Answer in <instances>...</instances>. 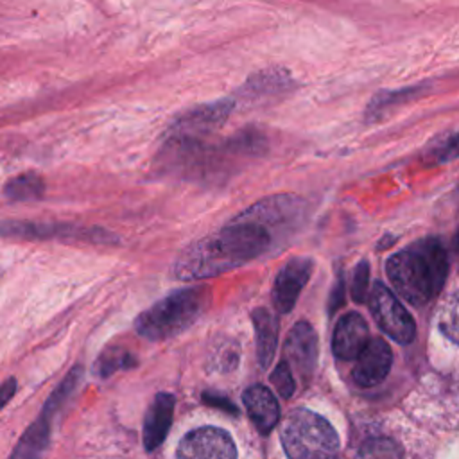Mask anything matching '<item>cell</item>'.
I'll list each match as a JSON object with an SVG mask.
<instances>
[{
  "label": "cell",
  "instance_id": "cell-21",
  "mask_svg": "<svg viewBox=\"0 0 459 459\" xmlns=\"http://www.w3.org/2000/svg\"><path fill=\"white\" fill-rule=\"evenodd\" d=\"M134 364V359L126 353V351H120V350H115V351H108L104 353L99 360H97V368L95 371L100 375V377H108L111 375L113 371L120 369V368H131Z\"/></svg>",
  "mask_w": 459,
  "mask_h": 459
},
{
  "label": "cell",
  "instance_id": "cell-4",
  "mask_svg": "<svg viewBox=\"0 0 459 459\" xmlns=\"http://www.w3.org/2000/svg\"><path fill=\"white\" fill-rule=\"evenodd\" d=\"M280 439L289 459H337L339 454L333 427L308 409H296L287 416Z\"/></svg>",
  "mask_w": 459,
  "mask_h": 459
},
{
  "label": "cell",
  "instance_id": "cell-17",
  "mask_svg": "<svg viewBox=\"0 0 459 459\" xmlns=\"http://www.w3.org/2000/svg\"><path fill=\"white\" fill-rule=\"evenodd\" d=\"M423 93V86H407L398 90H380L366 106L364 109V120L366 122H377L385 113L393 111L394 108L420 97Z\"/></svg>",
  "mask_w": 459,
  "mask_h": 459
},
{
  "label": "cell",
  "instance_id": "cell-19",
  "mask_svg": "<svg viewBox=\"0 0 459 459\" xmlns=\"http://www.w3.org/2000/svg\"><path fill=\"white\" fill-rule=\"evenodd\" d=\"M45 192V183L43 179L34 174V172H25L20 174L13 179L7 181L4 194L11 201H30V199H39Z\"/></svg>",
  "mask_w": 459,
  "mask_h": 459
},
{
  "label": "cell",
  "instance_id": "cell-11",
  "mask_svg": "<svg viewBox=\"0 0 459 459\" xmlns=\"http://www.w3.org/2000/svg\"><path fill=\"white\" fill-rule=\"evenodd\" d=\"M393 351L382 337H369L368 344L355 359L351 377L355 384L362 387H371L380 384L391 371Z\"/></svg>",
  "mask_w": 459,
  "mask_h": 459
},
{
  "label": "cell",
  "instance_id": "cell-27",
  "mask_svg": "<svg viewBox=\"0 0 459 459\" xmlns=\"http://www.w3.org/2000/svg\"><path fill=\"white\" fill-rule=\"evenodd\" d=\"M454 247H455V251L459 253V228H457V231H455V237H454Z\"/></svg>",
  "mask_w": 459,
  "mask_h": 459
},
{
  "label": "cell",
  "instance_id": "cell-23",
  "mask_svg": "<svg viewBox=\"0 0 459 459\" xmlns=\"http://www.w3.org/2000/svg\"><path fill=\"white\" fill-rule=\"evenodd\" d=\"M368 283H369V264L368 262H359V265L355 267L353 271V276H351V298L353 301L357 303H362L366 301V296H368Z\"/></svg>",
  "mask_w": 459,
  "mask_h": 459
},
{
  "label": "cell",
  "instance_id": "cell-1",
  "mask_svg": "<svg viewBox=\"0 0 459 459\" xmlns=\"http://www.w3.org/2000/svg\"><path fill=\"white\" fill-rule=\"evenodd\" d=\"M269 233L262 215L253 206L242 219L230 222L181 253L174 274L181 280H199L221 274L260 256L269 246Z\"/></svg>",
  "mask_w": 459,
  "mask_h": 459
},
{
  "label": "cell",
  "instance_id": "cell-15",
  "mask_svg": "<svg viewBox=\"0 0 459 459\" xmlns=\"http://www.w3.org/2000/svg\"><path fill=\"white\" fill-rule=\"evenodd\" d=\"M242 402L260 434H269L280 420V405L276 396L264 385L255 384L242 394Z\"/></svg>",
  "mask_w": 459,
  "mask_h": 459
},
{
  "label": "cell",
  "instance_id": "cell-6",
  "mask_svg": "<svg viewBox=\"0 0 459 459\" xmlns=\"http://www.w3.org/2000/svg\"><path fill=\"white\" fill-rule=\"evenodd\" d=\"M368 303L373 319L384 333L400 344H409L414 339L416 325L412 316L384 283H373Z\"/></svg>",
  "mask_w": 459,
  "mask_h": 459
},
{
  "label": "cell",
  "instance_id": "cell-8",
  "mask_svg": "<svg viewBox=\"0 0 459 459\" xmlns=\"http://www.w3.org/2000/svg\"><path fill=\"white\" fill-rule=\"evenodd\" d=\"M178 459H237L231 436L219 427H199L178 445Z\"/></svg>",
  "mask_w": 459,
  "mask_h": 459
},
{
  "label": "cell",
  "instance_id": "cell-26",
  "mask_svg": "<svg viewBox=\"0 0 459 459\" xmlns=\"http://www.w3.org/2000/svg\"><path fill=\"white\" fill-rule=\"evenodd\" d=\"M16 391V380L14 378H7L2 385H0V409L13 398Z\"/></svg>",
  "mask_w": 459,
  "mask_h": 459
},
{
  "label": "cell",
  "instance_id": "cell-24",
  "mask_svg": "<svg viewBox=\"0 0 459 459\" xmlns=\"http://www.w3.org/2000/svg\"><path fill=\"white\" fill-rule=\"evenodd\" d=\"M434 158H436L439 163H445V161H450V160L459 158V133L452 134L446 142H443V145H439V147L436 149Z\"/></svg>",
  "mask_w": 459,
  "mask_h": 459
},
{
  "label": "cell",
  "instance_id": "cell-12",
  "mask_svg": "<svg viewBox=\"0 0 459 459\" xmlns=\"http://www.w3.org/2000/svg\"><path fill=\"white\" fill-rule=\"evenodd\" d=\"M294 77L285 68H265L249 75L235 93V104L238 100L255 102L265 99H276L289 93L294 88Z\"/></svg>",
  "mask_w": 459,
  "mask_h": 459
},
{
  "label": "cell",
  "instance_id": "cell-10",
  "mask_svg": "<svg viewBox=\"0 0 459 459\" xmlns=\"http://www.w3.org/2000/svg\"><path fill=\"white\" fill-rule=\"evenodd\" d=\"M317 333L307 321H298L285 342H283V355L290 369L294 368L303 378H310L317 364Z\"/></svg>",
  "mask_w": 459,
  "mask_h": 459
},
{
  "label": "cell",
  "instance_id": "cell-18",
  "mask_svg": "<svg viewBox=\"0 0 459 459\" xmlns=\"http://www.w3.org/2000/svg\"><path fill=\"white\" fill-rule=\"evenodd\" d=\"M355 459H405V454L394 437L371 436L362 441Z\"/></svg>",
  "mask_w": 459,
  "mask_h": 459
},
{
  "label": "cell",
  "instance_id": "cell-3",
  "mask_svg": "<svg viewBox=\"0 0 459 459\" xmlns=\"http://www.w3.org/2000/svg\"><path fill=\"white\" fill-rule=\"evenodd\" d=\"M208 303L210 290L203 285L176 290L142 312L134 328L149 341L170 339L185 332L206 310Z\"/></svg>",
  "mask_w": 459,
  "mask_h": 459
},
{
  "label": "cell",
  "instance_id": "cell-16",
  "mask_svg": "<svg viewBox=\"0 0 459 459\" xmlns=\"http://www.w3.org/2000/svg\"><path fill=\"white\" fill-rule=\"evenodd\" d=\"M251 317L256 333V357L260 366L267 368L273 362L278 346V319L264 307L255 308Z\"/></svg>",
  "mask_w": 459,
  "mask_h": 459
},
{
  "label": "cell",
  "instance_id": "cell-9",
  "mask_svg": "<svg viewBox=\"0 0 459 459\" xmlns=\"http://www.w3.org/2000/svg\"><path fill=\"white\" fill-rule=\"evenodd\" d=\"M312 274V260L298 256L289 260L276 274L273 285V303L280 314H287L294 308L298 296L307 285Z\"/></svg>",
  "mask_w": 459,
  "mask_h": 459
},
{
  "label": "cell",
  "instance_id": "cell-7",
  "mask_svg": "<svg viewBox=\"0 0 459 459\" xmlns=\"http://www.w3.org/2000/svg\"><path fill=\"white\" fill-rule=\"evenodd\" d=\"M233 99H221L210 104L195 106L170 124L167 136H181V138H208L212 136L221 126L226 124L231 111L235 109Z\"/></svg>",
  "mask_w": 459,
  "mask_h": 459
},
{
  "label": "cell",
  "instance_id": "cell-25",
  "mask_svg": "<svg viewBox=\"0 0 459 459\" xmlns=\"http://www.w3.org/2000/svg\"><path fill=\"white\" fill-rule=\"evenodd\" d=\"M342 299H344V285H342V278H339L332 289V296L328 301V312L333 314L335 308H339L342 305Z\"/></svg>",
  "mask_w": 459,
  "mask_h": 459
},
{
  "label": "cell",
  "instance_id": "cell-20",
  "mask_svg": "<svg viewBox=\"0 0 459 459\" xmlns=\"http://www.w3.org/2000/svg\"><path fill=\"white\" fill-rule=\"evenodd\" d=\"M437 325L446 337L459 344V290L446 298L441 305L437 314Z\"/></svg>",
  "mask_w": 459,
  "mask_h": 459
},
{
  "label": "cell",
  "instance_id": "cell-22",
  "mask_svg": "<svg viewBox=\"0 0 459 459\" xmlns=\"http://www.w3.org/2000/svg\"><path fill=\"white\" fill-rule=\"evenodd\" d=\"M271 384L274 385L276 393L283 398H290L294 389H296V382H294V377H292V369L290 366L287 364V360H281L274 371L271 373Z\"/></svg>",
  "mask_w": 459,
  "mask_h": 459
},
{
  "label": "cell",
  "instance_id": "cell-13",
  "mask_svg": "<svg viewBox=\"0 0 459 459\" xmlns=\"http://www.w3.org/2000/svg\"><path fill=\"white\" fill-rule=\"evenodd\" d=\"M368 341H369V328L364 317L357 312H348L337 321L333 328L332 348L337 359L353 360L368 344Z\"/></svg>",
  "mask_w": 459,
  "mask_h": 459
},
{
  "label": "cell",
  "instance_id": "cell-14",
  "mask_svg": "<svg viewBox=\"0 0 459 459\" xmlns=\"http://www.w3.org/2000/svg\"><path fill=\"white\" fill-rule=\"evenodd\" d=\"M174 394L170 393H158L152 400V403L147 409V414L143 418V446L151 452L158 448L170 429L172 416H174Z\"/></svg>",
  "mask_w": 459,
  "mask_h": 459
},
{
  "label": "cell",
  "instance_id": "cell-2",
  "mask_svg": "<svg viewBox=\"0 0 459 459\" xmlns=\"http://www.w3.org/2000/svg\"><path fill=\"white\" fill-rule=\"evenodd\" d=\"M387 278L394 290L411 305L429 303L448 274V255L436 237H425L387 260Z\"/></svg>",
  "mask_w": 459,
  "mask_h": 459
},
{
  "label": "cell",
  "instance_id": "cell-5",
  "mask_svg": "<svg viewBox=\"0 0 459 459\" xmlns=\"http://www.w3.org/2000/svg\"><path fill=\"white\" fill-rule=\"evenodd\" d=\"M79 377H81V368H74L66 375V378L61 382V385L50 394V398L47 400L38 420L25 430V434L18 441V445L13 452V459H38L41 455V452L45 450V446L48 443L52 418L57 412V409L63 405L66 396L77 385Z\"/></svg>",
  "mask_w": 459,
  "mask_h": 459
}]
</instances>
